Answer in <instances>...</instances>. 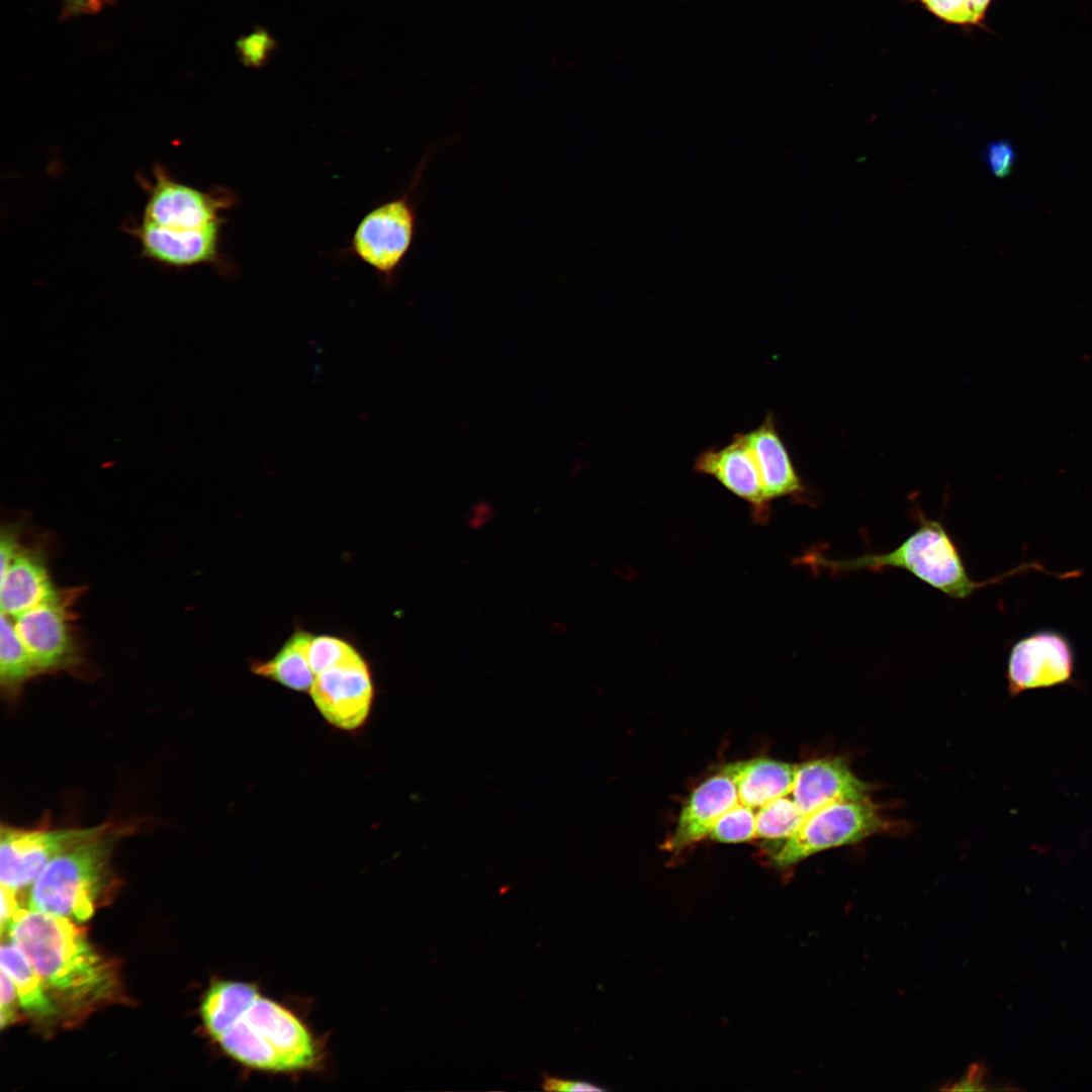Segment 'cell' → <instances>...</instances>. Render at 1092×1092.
Segmentation results:
<instances>
[{"instance_id": "3957f363", "label": "cell", "mask_w": 1092, "mask_h": 1092, "mask_svg": "<svg viewBox=\"0 0 1092 1092\" xmlns=\"http://www.w3.org/2000/svg\"><path fill=\"white\" fill-rule=\"evenodd\" d=\"M7 928L42 982L66 998L96 1000L110 990L111 972L70 919L19 908Z\"/></svg>"}, {"instance_id": "52a82bcc", "label": "cell", "mask_w": 1092, "mask_h": 1092, "mask_svg": "<svg viewBox=\"0 0 1092 1092\" xmlns=\"http://www.w3.org/2000/svg\"><path fill=\"white\" fill-rule=\"evenodd\" d=\"M146 186L142 219L168 229L194 230L225 221L223 212L236 202L228 189L202 191L178 181L159 164L153 169V181Z\"/></svg>"}, {"instance_id": "5b68a950", "label": "cell", "mask_w": 1092, "mask_h": 1092, "mask_svg": "<svg viewBox=\"0 0 1092 1092\" xmlns=\"http://www.w3.org/2000/svg\"><path fill=\"white\" fill-rule=\"evenodd\" d=\"M432 152L424 156L407 189L368 211L353 234L350 250L371 267L386 286L393 284L413 245L417 229V204L413 196Z\"/></svg>"}, {"instance_id": "d4e9b609", "label": "cell", "mask_w": 1092, "mask_h": 1092, "mask_svg": "<svg viewBox=\"0 0 1092 1092\" xmlns=\"http://www.w3.org/2000/svg\"><path fill=\"white\" fill-rule=\"evenodd\" d=\"M709 836L725 843L745 842L756 837L753 809L739 802L718 819Z\"/></svg>"}, {"instance_id": "9a60e30c", "label": "cell", "mask_w": 1092, "mask_h": 1092, "mask_svg": "<svg viewBox=\"0 0 1092 1092\" xmlns=\"http://www.w3.org/2000/svg\"><path fill=\"white\" fill-rule=\"evenodd\" d=\"M757 463L767 498L784 496L803 500L807 488L778 430L771 413L755 429L743 433Z\"/></svg>"}, {"instance_id": "cb8c5ba5", "label": "cell", "mask_w": 1092, "mask_h": 1092, "mask_svg": "<svg viewBox=\"0 0 1092 1092\" xmlns=\"http://www.w3.org/2000/svg\"><path fill=\"white\" fill-rule=\"evenodd\" d=\"M358 652L349 641L333 635H311L305 647L306 659L314 676Z\"/></svg>"}, {"instance_id": "ffe728a7", "label": "cell", "mask_w": 1092, "mask_h": 1092, "mask_svg": "<svg viewBox=\"0 0 1092 1092\" xmlns=\"http://www.w3.org/2000/svg\"><path fill=\"white\" fill-rule=\"evenodd\" d=\"M0 964L1 970L13 981L19 1004L25 1011L38 1016L55 1013L54 1005L44 992V983L16 944H2Z\"/></svg>"}, {"instance_id": "7c38bea8", "label": "cell", "mask_w": 1092, "mask_h": 1092, "mask_svg": "<svg viewBox=\"0 0 1092 1092\" xmlns=\"http://www.w3.org/2000/svg\"><path fill=\"white\" fill-rule=\"evenodd\" d=\"M697 473L711 476L733 494L747 502L758 522L768 518L769 503L755 458L743 433L724 446L703 450L696 458Z\"/></svg>"}, {"instance_id": "2e32d148", "label": "cell", "mask_w": 1092, "mask_h": 1092, "mask_svg": "<svg viewBox=\"0 0 1092 1092\" xmlns=\"http://www.w3.org/2000/svg\"><path fill=\"white\" fill-rule=\"evenodd\" d=\"M738 803L737 789L728 776L721 772L706 780L684 805L669 849L679 851L709 835L718 819Z\"/></svg>"}, {"instance_id": "277c9868", "label": "cell", "mask_w": 1092, "mask_h": 1092, "mask_svg": "<svg viewBox=\"0 0 1092 1092\" xmlns=\"http://www.w3.org/2000/svg\"><path fill=\"white\" fill-rule=\"evenodd\" d=\"M130 825L107 822L97 834L55 857L32 884L29 909L84 922L108 878L111 851Z\"/></svg>"}, {"instance_id": "7a4b0ae2", "label": "cell", "mask_w": 1092, "mask_h": 1092, "mask_svg": "<svg viewBox=\"0 0 1092 1092\" xmlns=\"http://www.w3.org/2000/svg\"><path fill=\"white\" fill-rule=\"evenodd\" d=\"M918 527L898 547L884 553H866L846 559H832L813 551L804 560L819 571L840 574L853 571H883L904 569L944 595L959 600L972 596L977 589L1030 570L1060 577V572L1048 570L1037 561L1023 562L988 580H974L964 563L960 550L938 520L918 514Z\"/></svg>"}, {"instance_id": "6da1fadb", "label": "cell", "mask_w": 1092, "mask_h": 1092, "mask_svg": "<svg viewBox=\"0 0 1092 1092\" xmlns=\"http://www.w3.org/2000/svg\"><path fill=\"white\" fill-rule=\"evenodd\" d=\"M200 1012L208 1034L246 1068L289 1074L313 1070L321 1063L322 1051L309 1027L252 983L214 982Z\"/></svg>"}, {"instance_id": "f546056e", "label": "cell", "mask_w": 1092, "mask_h": 1092, "mask_svg": "<svg viewBox=\"0 0 1092 1092\" xmlns=\"http://www.w3.org/2000/svg\"><path fill=\"white\" fill-rule=\"evenodd\" d=\"M16 892L1 884V926L7 927L12 916L19 909Z\"/></svg>"}, {"instance_id": "484cf974", "label": "cell", "mask_w": 1092, "mask_h": 1092, "mask_svg": "<svg viewBox=\"0 0 1092 1092\" xmlns=\"http://www.w3.org/2000/svg\"><path fill=\"white\" fill-rule=\"evenodd\" d=\"M237 48L244 65L260 68L275 49V40L266 30L258 28L242 37Z\"/></svg>"}, {"instance_id": "ac0fdd59", "label": "cell", "mask_w": 1092, "mask_h": 1092, "mask_svg": "<svg viewBox=\"0 0 1092 1092\" xmlns=\"http://www.w3.org/2000/svg\"><path fill=\"white\" fill-rule=\"evenodd\" d=\"M796 770V764L759 757L728 763L721 772L734 783L739 802L755 809L789 795Z\"/></svg>"}, {"instance_id": "9c48e42d", "label": "cell", "mask_w": 1092, "mask_h": 1092, "mask_svg": "<svg viewBox=\"0 0 1092 1092\" xmlns=\"http://www.w3.org/2000/svg\"><path fill=\"white\" fill-rule=\"evenodd\" d=\"M323 718L335 728H361L370 714L374 687L370 667L358 652L314 676L309 690Z\"/></svg>"}, {"instance_id": "44dd1931", "label": "cell", "mask_w": 1092, "mask_h": 1092, "mask_svg": "<svg viewBox=\"0 0 1092 1092\" xmlns=\"http://www.w3.org/2000/svg\"><path fill=\"white\" fill-rule=\"evenodd\" d=\"M11 619L1 613L0 679L7 690H14L36 672Z\"/></svg>"}, {"instance_id": "8fae6325", "label": "cell", "mask_w": 1092, "mask_h": 1092, "mask_svg": "<svg viewBox=\"0 0 1092 1092\" xmlns=\"http://www.w3.org/2000/svg\"><path fill=\"white\" fill-rule=\"evenodd\" d=\"M1075 669V653L1061 632L1042 629L1029 633L1011 647L1007 681L1011 696L1068 682Z\"/></svg>"}, {"instance_id": "1f68e13d", "label": "cell", "mask_w": 1092, "mask_h": 1092, "mask_svg": "<svg viewBox=\"0 0 1092 1092\" xmlns=\"http://www.w3.org/2000/svg\"><path fill=\"white\" fill-rule=\"evenodd\" d=\"M75 8H91L98 0H67Z\"/></svg>"}, {"instance_id": "7402d4cb", "label": "cell", "mask_w": 1092, "mask_h": 1092, "mask_svg": "<svg viewBox=\"0 0 1092 1092\" xmlns=\"http://www.w3.org/2000/svg\"><path fill=\"white\" fill-rule=\"evenodd\" d=\"M789 795L775 799L759 808L755 814L756 837L787 840L802 825L806 817Z\"/></svg>"}, {"instance_id": "e0dca14e", "label": "cell", "mask_w": 1092, "mask_h": 1092, "mask_svg": "<svg viewBox=\"0 0 1092 1092\" xmlns=\"http://www.w3.org/2000/svg\"><path fill=\"white\" fill-rule=\"evenodd\" d=\"M57 594L42 560L30 550L18 548L8 565L1 570V613L11 618Z\"/></svg>"}, {"instance_id": "8992f818", "label": "cell", "mask_w": 1092, "mask_h": 1092, "mask_svg": "<svg viewBox=\"0 0 1092 1092\" xmlns=\"http://www.w3.org/2000/svg\"><path fill=\"white\" fill-rule=\"evenodd\" d=\"M885 827L870 800L832 803L806 817L771 859L785 870L822 850L859 842Z\"/></svg>"}, {"instance_id": "4dcf8cb0", "label": "cell", "mask_w": 1092, "mask_h": 1092, "mask_svg": "<svg viewBox=\"0 0 1092 1092\" xmlns=\"http://www.w3.org/2000/svg\"><path fill=\"white\" fill-rule=\"evenodd\" d=\"M492 509L487 504L475 505L467 518V524L471 529H479L492 519Z\"/></svg>"}, {"instance_id": "f1b7e54d", "label": "cell", "mask_w": 1092, "mask_h": 1092, "mask_svg": "<svg viewBox=\"0 0 1092 1092\" xmlns=\"http://www.w3.org/2000/svg\"><path fill=\"white\" fill-rule=\"evenodd\" d=\"M543 1089L548 1091H604V1088L586 1081L563 1080L545 1076Z\"/></svg>"}, {"instance_id": "83f0119b", "label": "cell", "mask_w": 1092, "mask_h": 1092, "mask_svg": "<svg viewBox=\"0 0 1092 1092\" xmlns=\"http://www.w3.org/2000/svg\"><path fill=\"white\" fill-rule=\"evenodd\" d=\"M1 1027L4 1028L14 1020V1007L18 1001L16 987L11 978L1 970Z\"/></svg>"}, {"instance_id": "ba28073f", "label": "cell", "mask_w": 1092, "mask_h": 1092, "mask_svg": "<svg viewBox=\"0 0 1092 1092\" xmlns=\"http://www.w3.org/2000/svg\"><path fill=\"white\" fill-rule=\"evenodd\" d=\"M106 823L89 828H17L1 826L0 880L15 891L32 885L46 867L73 845L100 832Z\"/></svg>"}, {"instance_id": "603a6c76", "label": "cell", "mask_w": 1092, "mask_h": 1092, "mask_svg": "<svg viewBox=\"0 0 1092 1092\" xmlns=\"http://www.w3.org/2000/svg\"><path fill=\"white\" fill-rule=\"evenodd\" d=\"M940 21L964 28L984 27L993 0H912Z\"/></svg>"}, {"instance_id": "4316f807", "label": "cell", "mask_w": 1092, "mask_h": 1092, "mask_svg": "<svg viewBox=\"0 0 1092 1092\" xmlns=\"http://www.w3.org/2000/svg\"><path fill=\"white\" fill-rule=\"evenodd\" d=\"M984 156L989 170L998 178L1007 177L1016 161L1015 150L1007 141L988 143Z\"/></svg>"}, {"instance_id": "30bf717a", "label": "cell", "mask_w": 1092, "mask_h": 1092, "mask_svg": "<svg viewBox=\"0 0 1092 1092\" xmlns=\"http://www.w3.org/2000/svg\"><path fill=\"white\" fill-rule=\"evenodd\" d=\"M224 222L201 229L175 230L141 219L126 225V232L140 243L141 255L155 263L176 269L211 265L220 273L231 274L234 267L221 251Z\"/></svg>"}, {"instance_id": "5bb4252c", "label": "cell", "mask_w": 1092, "mask_h": 1092, "mask_svg": "<svg viewBox=\"0 0 1092 1092\" xmlns=\"http://www.w3.org/2000/svg\"><path fill=\"white\" fill-rule=\"evenodd\" d=\"M805 817L829 804L869 800V786L840 757L818 758L797 765L790 793Z\"/></svg>"}, {"instance_id": "4fadbf2b", "label": "cell", "mask_w": 1092, "mask_h": 1092, "mask_svg": "<svg viewBox=\"0 0 1092 1092\" xmlns=\"http://www.w3.org/2000/svg\"><path fill=\"white\" fill-rule=\"evenodd\" d=\"M12 619L36 671L56 669L72 661L74 646L68 614L58 594Z\"/></svg>"}, {"instance_id": "d6986e66", "label": "cell", "mask_w": 1092, "mask_h": 1092, "mask_svg": "<svg viewBox=\"0 0 1092 1092\" xmlns=\"http://www.w3.org/2000/svg\"><path fill=\"white\" fill-rule=\"evenodd\" d=\"M310 637L305 630L294 631L273 657L253 661L251 671L292 691L309 692L314 674L307 662L305 647Z\"/></svg>"}]
</instances>
